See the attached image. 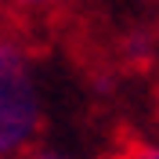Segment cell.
Here are the masks:
<instances>
[{"mask_svg":"<svg viewBox=\"0 0 159 159\" xmlns=\"http://www.w3.org/2000/svg\"><path fill=\"white\" fill-rule=\"evenodd\" d=\"M43 127V87L29 47L0 33V159L18 156Z\"/></svg>","mask_w":159,"mask_h":159,"instance_id":"6da1fadb","label":"cell"},{"mask_svg":"<svg viewBox=\"0 0 159 159\" xmlns=\"http://www.w3.org/2000/svg\"><path fill=\"white\" fill-rule=\"evenodd\" d=\"M29 159H76V156H65V152H33Z\"/></svg>","mask_w":159,"mask_h":159,"instance_id":"3957f363","label":"cell"},{"mask_svg":"<svg viewBox=\"0 0 159 159\" xmlns=\"http://www.w3.org/2000/svg\"><path fill=\"white\" fill-rule=\"evenodd\" d=\"M18 4H29V7H43V4H54V0H18Z\"/></svg>","mask_w":159,"mask_h":159,"instance_id":"277c9868","label":"cell"},{"mask_svg":"<svg viewBox=\"0 0 159 159\" xmlns=\"http://www.w3.org/2000/svg\"><path fill=\"white\" fill-rule=\"evenodd\" d=\"M123 159H159V141H138L123 152Z\"/></svg>","mask_w":159,"mask_h":159,"instance_id":"7a4b0ae2","label":"cell"}]
</instances>
